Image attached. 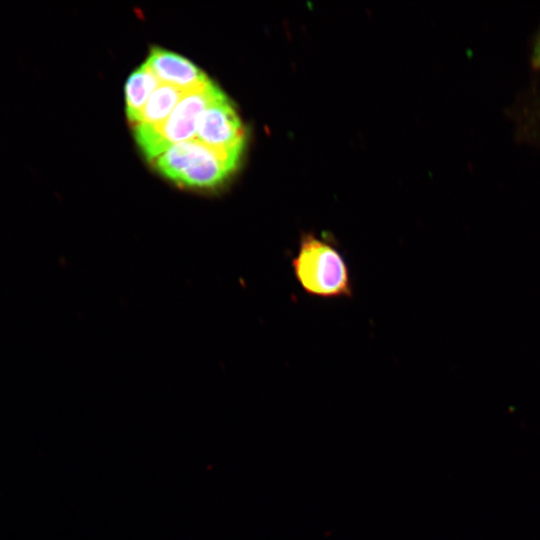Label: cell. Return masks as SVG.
<instances>
[{
    "instance_id": "cell-8",
    "label": "cell",
    "mask_w": 540,
    "mask_h": 540,
    "mask_svg": "<svg viewBox=\"0 0 540 540\" xmlns=\"http://www.w3.org/2000/svg\"><path fill=\"white\" fill-rule=\"evenodd\" d=\"M532 61H533L534 66L540 69V36L534 47Z\"/></svg>"
},
{
    "instance_id": "cell-6",
    "label": "cell",
    "mask_w": 540,
    "mask_h": 540,
    "mask_svg": "<svg viewBox=\"0 0 540 540\" xmlns=\"http://www.w3.org/2000/svg\"><path fill=\"white\" fill-rule=\"evenodd\" d=\"M187 93L176 86L161 83L150 95L134 126L161 124Z\"/></svg>"
},
{
    "instance_id": "cell-4",
    "label": "cell",
    "mask_w": 540,
    "mask_h": 540,
    "mask_svg": "<svg viewBox=\"0 0 540 540\" xmlns=\"http://www.w3.org/2000/svg\"><path fill=\"white\" fill-rule=\"evenodd\" d=\"M195 138L215 150L241 160L245 146V130L226 95L201 113Z\"/></svg>"
},
{
    "instance_id": "cell-3",
    "label": "cell",
    "mask_w": 540,
    "mask_h": 540,
    "mask_svg": "<svg viewBox=\"0 0 540 540\" xmlns=\"http://www.w3.org/2000/svg\"><path fill=\"white\" fill-rule=\"evenodd\" d=\"M224 95L210 81L204 87L188 92L161 124L134 126L136 141L146 158L153 161L170 146L195 138L201 113Z\"/></svg>"
},
{
    "instance_id": "cell-1",
    "label": "cell",
    "mask_w": 540,
    "mask_h": 540,
    "mask_svg": "<svg viewBox=\"0 0 540 540\" xmlns=\"http://www.w3.org/2000/svg\"><path fill=\"white\" fill-rule=\"evenodd\" d=\"M291 264L296 281L307 295L321 299L353 296L348 264L331 240L303 233Z\"/></svg>"
},
{
    "instance_id": "cell-7",
    "label": "cell",
    "mask_w": 540,
    "mask_h": 540,
    "mask_svg": "<svg viewBox=\"0 0 540 540\" xmlns=\"http://www.w3.org/2000/svg\"><path fill=\"white\" fill-rule=\"evenodd\" d=\"M160 84L146 63H143L129 76L125 87L126 114L133 125L150 95Z\"/></svg>"
},
{
    "instance_id": "cell-5",
    "label": "cell",
    "mask_w": 540,
    "mask_h": 540,
    "mask_svg": "<svg viewBox=\"0 0 540 540\" xmlns=\"http://www.w3.org/2000/svg\"><path fill=\"white\" fill-rule=\"evenodd\" d=\"M145 63L160 83L173 85L187 92L200 89L211 81L191 61L164 49L152 48Z\"/></svg>"
},
{
    "instance_id": "cell-2",
    "label": "cell",
    "mask_w": 540,
    "mask_h": 540,
    "mask_svg": "<svg viewBox=\"0 0 540 540\" xmlns=\"http://www.w3.org/2000/svg\"><path fill=\"white\" fill-rule=\"evenodd\" d=\"M153 161L157 170L171 181L197 189L220 186L240 162L196 138L170 146Z\"/></svg>"
}]
</instances>
